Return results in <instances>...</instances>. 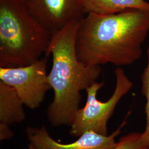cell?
Returning <instances> with one entry per match:
<instances>
[{
    "mask_svg": "<svg viewBox=\"0 0 149 149\" xmlns=\"http://www.w3.org/2000/svg\"><path fill=\"white\" fill-rule=\"evenodd\" d=\"M149 33V10L107 15L87 13L76 34L77 56L91 65H130L141 57Z\"/></svg>",
    "mask_w": 149,
    "mask_h": 149,
    "instance_id": "cell-1",
    "label": "cell"
},
{
    "mask_svg": "<svg viewBox=\"0 0 149 149\" xmlns=\"http://www.w3.org/2000/svg\"><path fill=\"white\" fill-rule=\"evenodd\" d=\"M80 22H72L53 35L45 53L53 57L48 79L54 99L47 115L54 127L71 125L80 109L81 91L88 88L101 73L100 66L84 64L77 56L76 37Z\"/></svg>",
    "mask_w": 149,
    "mask_h": 149,
    "instance_id": "cell-2",
    "label": "cell"
},
{
    "mask_svg": "<svg viewBox=\"0 0 149 149\" xmlns=\"http://www.w3.org/2000/svg\"><path fill=\"white\" fill-rule=\"evenodd\" d=\"M52 36L31 14L24 0H0V67L34 63L46 53Z\"/></svg>",
    "mask_w": 149,
    "mask_h": 149,
    "instance_id": "cell-3",
    "label": "cell"
},
{
    "mask_svg": "<svg viewBox=\"0 0 149 149\" xmlns=\"http://www.w3.org/2000/svg\"><path fill=\"white\" fill-rule=\"evenodd\" d=\"M114 73L116 78L115 90L106 102L101 101L97 97L98 91L104 85L103 82L95 81L86 90L87 101L85 106L79 109L70 125L71 136L79 137L87 131L108 135L107 124L109 119L120 99L133 87L132 82L120 67H117Z\"/></svg>",
    "mask_w": 149,
    "mask_h": 149,
    "instance_id": "cell-4",
    "label": "cell"
},
{
    "mask_svg": "<svg viewBox=\"0 0 149 149\" xmlns=\"http://www.w3.org/2000/svg\"><path fill=\"white\" fill-rule=\"evenodd\" d=\"M47 57L25 66L0 67V81L11 86L24 106L35 109L41 105L48 91Z\"/></svg>",
    "mask_w": 149,
    "mask_h": 149,
    "instance_id": "cell-5",
    "label": "cell"
},
{
    "mask_svg": "<svg viewBox=\"0 0 149 149\" xmlns=\"http://www.w3.org/2000/svg\"><path fill=\"white\" fill-rule=\"evenodd\" d=\"M33 17L52 35L87 13L83 0H24Z\"/></svg>",
    "mask_w": 149,
    "mask_h": 149,
    "instance_id": "cell-6",
    "label": "cell"
},
{
    "mask_svg": "<svg viewBox=\"0 0 149 149\" xmlns=\"http://www.w3.org/2000/svg\"><path fill=\"white\" fill-rule=\"evenodd\" d=\"M126 123L125 119L120 126L109 135L87 131L70 144H61L55 140L44 125L40 128L28 127L26 133L29 144L36 149H114L118 144L115 138Z\"/></svg>",
    "mask_w": 149,
    "mask_h": 149,
    "instance_id": "cell-7",
    "label": "cell"
},
{
    "mask_svg": "<svg viewBox=\"0 0 149 149\" xmlns=\"http://www.w3.org/2000/svg\"><path fill=\"white\" fill-rule=\"evenodd\" d=\"M24 104L11 86L0 81V123L8 125L25 119Z\"/></svg>",
    "mask_w": 149,
    "mask_h": 149,
    "instance_id": "cell-8",
    "label": "cell"
},
{
    "mask_svg": "<svg viewBox=\"0 0 149 149\" xmlns=\"http://www.w3.org/2000/svg\"><path fill=\"white\" fill-rule=\"evenodd\" d=\"M86 13L113 15L133 10H149L145 0H83Z\"/></svg>",
    "mask_w": 149,
    "mask_h": 149,
    "instance_id": "cell-9",
    "label": "cell"
},
{
    "mask_svg": "<svg viewBox=\"0 0 149 149\" xmlns=\"http://www.w3.org/2000/svg\"><path fill=\"white\" fill-rule=\"evenodd\" d=\"M148 143L145 140L143 134H129L120 139L117 146L114 149H149ZM26 149H36L29 144Z\"/></svg>",
    "mask_w": 149,
    "mask_h": 149,
    "instance_id": "cell-10",
    "label": "cell"
},
{
    "mask_svg": "<svg viewBox=\"0 0 149 149\" xmlns=\"http://www.w3.org/2000/svg\"><path fill=\"white\" fill-rule=\"evenodd\" d=\"M148 63L141 75L142 88L141 92L146 99V104L145 107V113L146 115V127L143 133L145 140L149 146V45L147 49Z\"/></svg>",
    "mask_w": 149,
    "mask_h": 149,
    "instance_id": "cell-11",
    "label": "cell"
},
{
    "mask_svg": "<svg viewBox=\"0 0 149 149\" xmlns=\"http://www.w3.org/2000/svg\"><path fill=\"white\" fill-rule=\"evenodd\" d=\"M13 136V133L9 127V125L0 123V140H8L11 139Z\"/></svg>",
    "mask_w": 149,
    "mask_h": 149,
    "instance_id": "cell-12",
    "label": "cell"
}]
</instances>
